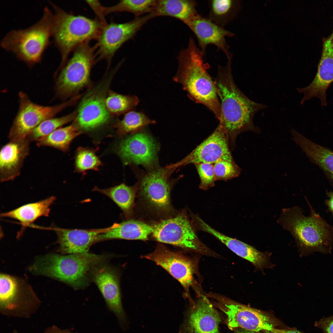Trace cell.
Here are the masks:
<instances>
[{
	"label": "cell",
	"instance_id": "obj_25",
	"mask_svg": "<svg viewBox=\"0 0 333 333\" xmlns=\"http://www.w3.org/2000/svg\"><path fill=\"white\" fill-rule=\"evenodd\" d=\"M153 231L152 226L144 222L128 220L118 223L116 226L99 235L96 242L114 239L146 240Z\"/></svg>",
	"mask_w": 333,
	"mask_h": 333
},
{
	"label": "cell",
	"instance_id": "obj_12",
	"mask_svg": "<svg viewBox=\"0 0 333 333\" xmlns=\"http://www.w3.org/2000/svg\"><path fill=\"white\" fill-rule=\"evenodd\" d=\"M174 170L166 167L155 168L145 174L140 180V196L146 206L158 214H167L172 211L170 176Z\"/></svg>",
	"mask_w": 333,
	"mask_h": 333
},
{
	"label": "cell",
	"instance_id": "obj_29",
	"mask_svg": "<svg viewBox=\"0 0 333 333\" xmlns=\"http://www.w3.org/2000/svg\"><path fill=\"white\" fill-rule=\"evenodd\" d=\"M18 286L12 277L1 274L0 278V311L8 316L18 317L19 306L17 298Z\"/></svg>",
	"mask_w": 333,
	"mask_h": 333
},
{
	"label": "cell",
	"instance_id": "obj_31",
	"mask_svg": "<svg viewBox=\"0 0 333 333\" xmlns=\"http://www.w3.org/2000/svg\"><path fill=\"white\" fill-rule=\"evenodd\" d=\"M208 4V18L224 28L234 18L240 8V3L236 0H213Z\"/></svg>",
	"mask_w": 333,
	"mask_h": 333
},
{
	"label": "cell",
	"instance_id": "obj_7",
	"mask_svg": "<svg viewBox=\"0 0 333 333\" xmlns=\"http://www.w3.org/2000/svg\"><path fill=\"white\" fill-rule=\"evenodd\" d=\"M90 42L80 44L73 51L57 76L55 90L57 96L63 100L76 97L93 85L90 75L96 64L97 46H91Z\"/></svg>",
	"mask_w": 333,
	"mask_h": 333
},
{
	"label": "cell",
	"instance_id": "obj_27",
	"mask_svg": "<svg viewBox=\"0 0 333 333\" xmlns=\"http://www.w3.org/2000/svg\"><path fill=\"white\" fill-rule=\"evenodd\" d=\"M197 6L195 0H158L154 12L157 16L174 17L186 24L198 14Z\"/></svg>",
	"mask_w": 333,
	"mask_h": 333
},
{
	"label": "cell",
	"instance_id": "obj_22",
	"mask_svg": "<svg viewBox=\"0 0 333 333\" xmlns=\"http://www.w3.org/2000/svg\"><path fill=\"white\" fill-rule=\"evenodd\" d=\"M117 223L105 228L90 229H68L55 228L61 253L71 254L88 252L91 246L96 242L97 236L116 227Z\"/></svg>",
	"mask_w": 333,
	"mask_h": 333
},
{
	"label": "cell",
	"instance_id": "obj_8",
	"mask_svg": "<svg viewBox=\"0 0 333 333\" xmlns=\"http://www.w3.org/2000/svg\"><path fill=\"white\" fill-rule=\"evenodd\" d=\"M118 68L117 66L110 72L107 71L101 81L88 89L82 97L72 123L82 133L99 128L109 121L111 115L107 109L105 99Z\"/></svg>",
	"mask_w": 333,
	"mask_h": 333
},
{
	"label": "cell",
	"instance_id": "obj_21",
	"mask_svg": "<svg viewBox=\"0 0 333 333\" xmlns=\"http://www.w3.org/2000/svg\"><path fill=\"white\" fill-rule=\"evenodd\" d=\"M31 143L27 138L16 139L10 140L1 147V182L12 180L20 175L24 161L29 154Z\"/></svg>",
	"mask_w": 333,
	"mask_h": 333
},
{
	"label": "cell",
	"instance_id": "obj_11",
	"mask_svg": "<svg viewBox=\"0 0 333 333\" xmlns=\"http://www.w3.org/2000/svg\"><path fill=\"white\" fill-rule=\"evenodd\" d=\"M155 12L135 18L127 22L118 23L112 21L103 26L97 40L96 62L105 60L109 70L116 52L126 41L132 38L149 20L157 17Z\"/></svg>",
	"mask_w": 333,
	"mask_h": 333
},
{
	"label": "cell",
	"instance_id": "obj_16",
	"mask_svg": "<svg viewBox=\"0 0 333 333\" xmlns=\"http://www.w3.org/2000/svg\"><path fill=\"white\" fill-rule=\"evenodd\" d=\"M322 41V52L314 78L307 86L297 88L303 94L301 104L315 97L320 100L321 106L327 105L326 91L333 83V27L330 34Z\"/></svg>",
	"mask_w": 333,
	"mask_h": 333
},
{
	"label": "cell",
	"instance_id": "obj_3",
	"mask_svg": "<svg viewBox=\"0 0 333 333\" xmlns=\"http://www.w3.org/2000/svg\"><path fill=\"white\" fill-rule=\"evenodd\" d=\"M305 198L310 209L308 216H305L298 206L284 208L277 222L291 233L304 254L330 253L333 246V226L316 211L306 196Z\"/></svg>",
	"mask_w": 333,
	"mask_h": 333
},
{
	"label": "cell",
	"instance_id": "obj_2",
	"mask_svg": "<svg viewBox=\"0 0 333 333\" xmlns=\"http://www.w3.org/2000/svg\"><path fill=\"white\" fill-rule=\"evenodd\" d=\"M204 55L190 37L187 46L177 57L178 66L173 78L181 84L189 98L209 109L219 120L221 106L215 81L208 73L209 66L204 62Z\"/></svg>",
	"mask_w": 333,
	"mask_h": 333
},
{
	"label": "cell",
	"instance_id": "obj_15",
	"mask_svg": "<svg viewBox=\"0 0 333 333\" xmlns=\"http://www.w3.org/2000/svg\"><path fill=\"white\" fill-rule=\"evenodd\" d=\"M158 146L145 133H139L124 138L117 144L116 153L125 164L141 165L154 168L157 163Z\"/></svg>",
	"mask_w": 333,
	"mask_h": 333
},
{
	"label": "cell",
	"instance_id": "obj_1",
	"mask_svg": "<svg viewBox=\"0 0 333 333\" xmlns=\"http://www.w3.org/2000/svg\"><path fill=\"white\" fill-rule=\"evenodd\" d=\"M232 60L230 57L225 65L218 66L214 81L221 106L219 123L225 132L230 148L233 149L240 134L246 131L261 133L253 119L257 112L267 106L250 100L238 88L232 74Z\"/></svg>",
	"mask_w": 333,
	"mask_h": 333
},
{
	"label": "cell",
	"instance_id": "obj_13",
	"mask_svg": "<svg viewBox=\"0 0 333 333\" xmlns=\"http://www.w3.org/2000/svg\"><path fill=\"white\" fill-rule=\"evenodd\" d=\"M227 316V325L231 330L240 327L258 332H271L274 328L269 318L259 310L236 302L222 295L213 293L207 294Z\"/></svg>",
	"mask_w": 333,
	"mask_h": 333
},
{
	"label": "cell",
	"instance_id": "obj_38",
	"mask_svg": "<svg viewBox=\"0 0 333 333\" xmlns=\"http://www.w3.org/2000/svg\"><path fill=\"white\" fill-rule=\"evenodd\" d=\"M200 179V188L207 190L215 185L216 181L214 164L201 163L194 164Z\"/></svg>",
	"mask_w": 333,
	"mask_h": 333
},
{
	"label": "cell",
	"instance_id": "obj_41",
	"mask_svg": "<svg viewBox=\"0 0 333 333\" xmlns=\"http://www.w3.org/2000/svg\"><path fill=\"white\" fill-rule=\"evenodd\" d=\"M326 194L329 198L325 200V203L330 212L333 215V191L326 192Z\"/></svg>",
	"mask_w": 333,
	"mask_h": 333
},
{
	"label": "cell",
	"instance_id": "obj_40",
	"mask_svg": "<svg viewBox=\"0 0 333 333\" xmlns=\"http://www.w3.org/2000/svg\"><path fill=\"white\" fill-rule=\"evenodd\" d=\"M314 326L322 330L323 333H333V314L316 321Z\"/></svg>",
	"mask_w": 333,
	"mask_h": 333
},
{
	"label": "cell",
	"instance_id": "obj_34",
	"mask_svg": "<svg viewBox=\"0 0 333 333\" xmlns=\"http://www.w3.org/2000/svg\"><path fill=\"white\" fill-rule=\"evenodd\" d=\"M139 101L136 96L124 95L109 90L105 105L111 115L119 116L133 110Z\"/></svg>",
	"mask_w": 333,
	"mask_h": 333
},
{
	"label": "cell",
	"instance_id": "obj_9",
	"mask_svg": "<svg viewBox=\"0 0 333 333\" xmlns=\"http://www.w3.org/2000/svg\"><path fill=\"white\" fill-rule=\"evenodd\" d=\"M18 95L19 108L8 134L9 140L27 138L31 132L42 122L54 117L65 108L74 105L82 97L80 94L61 103L48 106L34 103L23 92H19Z\"/></svg>",
	"mask_w": 333,
	"mask_h": 333
},
{
	"label": "cell",
	"instance_id": "obj_17",
	"mask_svg": "<svg viewBox=\"0 0 333 333\" xmlns=\"http://www.w3.org/2000/svg\"><path fill=\"white\" fill-rule=\"evenodd\" d=\"M143 258L155 262L166 270L182 285L186 292L193 283V267L188 258L162 245H158L151 253Z\"/></svg>",
	"mask_w": 333,
	"mask_h": 333
},
{
	"label": "cell",
	"instance_id": "obj_30",
	"mask_svg": "<svg viewBox=\"0 0 333 333\" xmlns=\"http://www.w3.org/2000/svg\"><path fill=\"white\" fill-rule=\"evenodd\" d=\"M82 133L72 123L69 125L57 129L36 142L39 147H50L67 152L69 150L72 141Z\"/></svg>",
	"mask_w": 333,
	"mask_h": 333
},
{
	"label": "cell",
	"instance_id": "obj_42",
	"mask_svg": "<svg viewBox=\"0 0 333 333\" xmlns=\"http://www.w3.org/2000/svg\"><path fill=\"white\" fill-rule=\"evenodd\" d=\"M44 333H71L66 330H62L55 326H51L46 328Z\"/></svg>",
	"mask_w": 333,
	"mask_h": 333
},
{
	"label": "cell",
	"instance_id": "obj_14",
	"mask_svg": "<svg viewBox=\"0 0 333 333\" xmlns=\"http://www.w3.org/2000/svg\"><path fill=\"white\" fill-rule=\"evenodd\" d=\"M220 160L235 162L231 152L228 137L219 123L214 131L185 158L167 166L175 170L191 164H214Z\"/></svg>",
	"mask_w": 333,
	"mask_h": 333
},
{
	"label": "cell",
	"instance_id": "obj_44",
	"mask_svg": "<svg viewBox=\"0 0 333 333\" xmlns=\"http://www.w3.org/2000/svg\"><path fill=\"white\" fill-rule=\"evenodd\" d=\"M235 333H258L257 332L249 331L245 330L237 331Z\"/></svg>",
	"mask_w": 333,
	"mask_h": 333
},
{
	"label": "cell",
	"instance_id": "obj_36",
	"mask_svg": "<svg viewBox=\"0 0 333 333\" xmlns=\"http://www.w3.org/2000/svg\"><path fill=\"white\" fill-rule=\"evenodd\" d=\"M95 150L88 148L79 147L75 157L76 171L84 173L89 170L97 171L102 163L96 155Z\"/></svg>",
	"mask_w": 333,
	"mask_h": 333
},
{
	"label": "cell",
	"instance_id": "obj_10",
	"mask_svg": "<svg viewBox=\"0 0 333 333\" xmlns=\"http://www.w3.org/2000/svg\"><path fill=\"white\" fill-rule=\"evenodd\" d=\"M152 226L153 236L159 242L202 254H215L200 241L192 221L184 213L162 220Z\"/></svg>",
	"mask_w": 333,
	"mask_h": 333
},
{
	"label": "cell",
	"instance_id": "obj_26",
	"mask_svg": "<svg viewBox=\"0 0 333 333\" xmlns=\"http://www.w3.org/2000/svg\"><path fill=\"white\" fill-rule=\"evenodd\" d=\"M56 199L53 196L38 202L28 203L0 214L1 217H7L19 221L23 227L29 226L39 218L49 216L50 207Z\"/></svg>",
	"mask_w": 333,
	"mask_h": 333
},
{
	"label": "cell",
	"instance_id": "obj_6",
	"mask_svg": "<svg viewBox=\"0 0 333 333\" xmlns=\"http://www.w3.org/2000/svg\"><path fill=\"white\" fill-rule=\"evenodd\" d=\"M53 13L47 6L40 19L24 29L12 30L7 33L0 43L1 47L12 52L29 68L41 62L44 52L50 44Z\"/></svg>",
	"mask_w": 333,
	"mask_h": 333
},
{
	"label": "cell",
	"instance_id": "obj_20",
	"mask_svg": "<svg viewBox=\"0 0 333 333\" xmlns=\"http://www.w3.org/2000/svg\"><path fill=\"white\" fill-rule=\"evenodd\" d=\"M192 305L180 333H220L219 315L207 296L201 295Z\"/></svg>",
	"mask_w": 333,
	"mask_h": 333
},
{
	"label": "cell",
	"instance_id": "obj_37",
	"mask_svg": "<svg viewBox=\"0 0 333 333\" xmlns=\"http://www.w3.org/2000/svg\"><path fill=\"white\" fill-rule=\"evenodd\" d=\"M214 164L216 181L227 180L239 176L241 169L236 162L220 160Z\"/></svg>",
	"mask_w": 333,
	"mask_h": 333
},
{
	"label": "cell",
	"instance_id": "obj_28",
	"mask_svg": "<svg viewBox=\"0 0 333 333\" xmlns=\"http://www.w3.org/2000/svg\"><path fill=\"white\" fill-rule=\"evenodd\" d=\"M138 187V185L129 186L122 183L105 189H100L95 186L92 190L110 198L120 208L124 215L127 217L130 216L132 213Z\"/></svg>",
	"mask_w": 333,
	"mask_h": 333
},
{
	"label": "cell",
	"instance_id": "obj_23",
	"mask_svg": "<svg viewBox=\"0 0 333 333\" xmlns=\"http://www.w3.org/2000/svg\"><path fill=\"white\" fill-rule=\"evenodd\" d=\"M197 227L198 229L213 235L234 253L249 261L257 268L261 269L268 265V258L265 254L240 240L220 232L202 219L198 221Z\"/></svg>",
	"mask_w": 333,
	"mask_h": 333
},
{
	"label": "cell",
	"instance_id": "obj_19",
	"mask_svg": "<svg viewBox=\"0 0 333 333\" xmlns=\"http://www.w3.org/2000/svg\"><path fill=\"white\" fill-rule=\"evenodd\" d=\"M185 24L196 36L200 50L204 56L207 47L212 44L223 52L227 59L232 56L226 38L233 37L234 35L233 33L198 13Z\"/></svg>",
	"mask_w": 333,
	"mask_h": 333
},
{
	"label": "cell",
	"instance_id": "obj_5",
	"mask_svg": "<svg viewBox=\"0 0 333 333\" xmlns=\"http://www.w3.org/2000/svg\"><path fill=\"white\" fill-rule=\"evenodd\" d=\"M49 2L54 11L52 36L61 57L56 76L65 65L71 52L84 43L97 39L103 26L97 18L92 19L68 13Z\"/></svg>",
	"mask_w": 333,
	"mask_h": 333
},
{
	"label": "cell",
	"instance_id": "obj_4",
	"mask_svg": "<svg viewBox=\"0 0 333 333\" xmlns=\"http://www.w3.org/2000/svg\"><path fill=\"white\" fill-rule=\"evenodd\" d=\"M111 256L88 252L67 255L47 254L37 258L30 270L35 274L63 282L75 289H84L89 284L94 267L105 262Z\"/></svg>",
	"mask_w": 333,
	"mask_h": 333
},
{
	"label": "cell",
	"instance_id": "obj_32",
	"mask_svg": "<svg viewBox=\"0 0 333 333\" xmlns=\"http://www.w3.org/2000/svg\"><path fill=\"white\" fill-rule=\"evenodd\" d=\"M156 123L144 113L133 110L125 114L123 118L112 126L116 129L118 135L121 137L128 134H134L146 126Z\"/></svg>",
	"mask_w": 333,
	"mask_h": 333
},
{
	"label": "cell",
	"instance_id": "obj_33",
	"mask_svg": "<svg viewBox=\"0 0 333 333\" xmlns=\"http://www.w3.org/2000/svg\"><path fill=\"white\" fill-rule=\"evenodd\" d=\"M157 0H122L116 4L105 7L106 16L117 12H126L134 14L135 18L140 17L143 14L154 12Z\"/></svg>",
	"mask_w": 333,
	"mask_h": 333
},
{
	"label": "cell",
	"instance_id": "obj_18",
	"mask_svg": "<svg viewBox=\"0 0 333 333\" xmlns=\"http://www.w3.org/2000/svg\"><path fill=\"white\" fill-rule=\"evenodd\" d=\"M91 279L98 287L109 308L121 320L125 318L122 305L118 272L105 262L93 268Z\"/></svg>",
	"mask_w": 333,
	"mask_h": 333
},
{
	"label": "cell",
	"instance_id": "obj_24",
	"mask_svg": "<svg viewBox=\"0 0 333 333\" xmlns=\"http://www.w3.org/2000/svg\"><path fill=\"white\" fill-rule=\"evenodd\" d=\"M291 134L293 141L313 163L323 171L333 188V151L308 139L294 129Z\"/></svg>",
	"mask_w": 333,
	"mask_h": 333
},
{
	"label": "cell",
	"instance_id": "obj_39",
	"mask_svg": "<svg viewBox=\"0 0 333 333\" xmlns=\"http://www.w3.org/2000/svg\"><path fill=\"white\" fill-rule=\"evenodd\" d=\"M86 3L93 10L97 16V18L102 26L108 24L105 18V6H103L98 0H85Z\"/></svg>",
	"mask_w": 333,
	"mask_h": 333
},
{
	"label": "cell",
	"instance_id": "obj_43",
	"mask_svg": "<svg viewBox=\"0 0 333 333\" xmlns=\"http://www.w3.org/2000/svg\"><path fill=\"white\" fill-rule=\"evenodd\" d=\"M272 333H303L296 330H287L280 329L274 328L272 331Z\"/></svg>",
	"mask_w": 333,
	"mask_h": 333
},
{
	"label": "cell",
	"instance_id": "obj_35",
	"mask_svg": "<svg viewBox=\"0 0 333 333\" xmlns=\"http://www.w3.org/2000/svg\"><path fill=\"white\" fill-rule=\"evenodd\" d=\"M77 114V110L66 115L46 120L33 130L27 138L31 142L51 134L64 125L73 121Z\"/></svg>",
	"mask_w": 333,
	"mask_h": 333
}]
</instances>
